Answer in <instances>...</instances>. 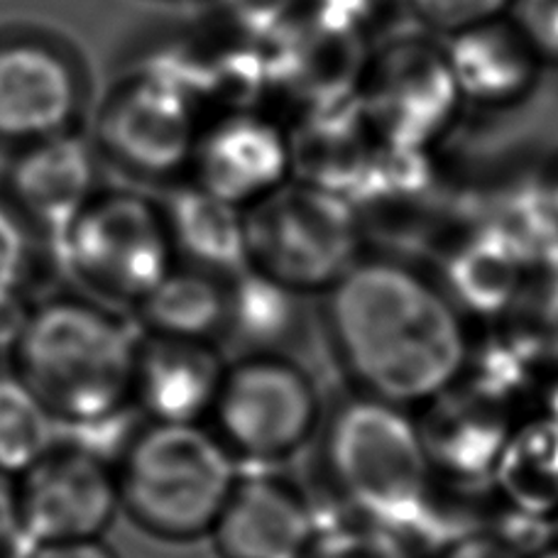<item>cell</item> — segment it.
I'll return each mask as SVG.
<instances>
[{
    "label": "cell",
    "instance_id": "6da1fadb",
    "mask_svg": "<svg viewBox=\"0 0 558 558\" xmlns=\"http://www.w3.org/2000/svg\"><path fill=\"white\" fill-rule=\"evenodd\" d=\"M324 328L353 392L416 412L458 385L473 328L432 272L363 255L324 294Z\"/></svg>",
    "mask_w": 558,
    "mask_h": 558
},
{
    "label": "cell",
    "instance_id": "7a4b0ae2",
    "mask_svg": "<svg viewBox=\"0 0 558 558\" xmlns=\"http://www.w3.org/2000/svg\"><path fill=\"white\" fill-rule=\"evenodd\" d=\"M140 338L111 308L78 296L47 299L10 343V367L57 418L82 424L133 404Z\"/></svg>",
    "mask_w": 558,
    "mask_h": 558
},
{
    "label": "cell",
    "instance_id": "3957f363",
    "mask_svg": "<svg viewBox=\"0 0 558 558\" xmlns=\"http://www.w3.org/2000/svg\"><path fill=\"white\" fill-rule=\"evenodd\" d=\"M318 436L322 471L348 517L402 534L436 485L414 412L353 392L324 416Z\"/></svg>",
    "mask_w": 558,
    "mask_h": 558
},
{
    "label": "cell",
    "instance_id": "277c9868",
    "mask_svg": "<svg viewBox=\"0 0 558 558\" xmlns=\"http://www.w3.org/2000/svg\"><path fill=\"white\" fill-rule=\"evenodd\" d=\"M113 473L121 510L169 544L211 534L238 481L235 458L206 424L145 422Z\"/></svg>",
    "mask_w": 558,
    "mask_h": 558
},
{
    "label": "cell",
    "instance_id": "5b68a950",
    "mask_svg": "<svg viewBox=\"0 0 558 558\" xmlns=\"http://www.w3.org/2000/svg\"><path fill=\"white\" fill-rule=\"evenodd\" d=\"M251 267L296 294H326L365 255V231L348 196L289 179L245 208Z\"/></svg>",
    "mask_w": 558,
    "mask_h": 558
},
{
    "label": "cell",
    "instance_id": "8992f818",
    "mask_svg": "<svg viewBox=\"0 0 558 558\" xmlns=\"http://www.w3.org/2000/svg\"><path fill=\"white\" fill-rule=\"evenodd\" d=\"M324 422L314 377L292 355H245L226 365L208 426L231 456L275 463L312 441Z\"/></svg>",
    "mask_w": 558,
    "mask_h": 558
},
{
    "label": "cell",
    "instance_id": "52a82bcc",
    "mask_svg": "<svg viewBox=\"0 0 558 558\" xmlns=\"http://www.w3.org/2000/svg\"><path fill=\"white\" fill-rule=\"evenodd\" d=\"M357 104L380 143L410 149L441 147L465 108L444 45L422 29L371 47Z\"/></svg>",
    "mask_w": 558,
    "mask_h": 558
},
{
    "label": "cell",
    "instance_id": "ba28073f",
    "mask_svg": "<svg viewBox=\"0 0 558 558\" xmlns=\"http://www.w3.org/2000/svg\"><path fill=\"white\" fill-rule=\"evenodd\" d=\"M59 245L86 287L131 306L177 265L159 204L135 192L98 194L62 233Z\"/></svg>",
    "mask_w": 558,
    "mask_h": 558
},
{
    "label": "cell",
    "instance_id": "9c48e42d",
    "mask_svg": "<svg viewBox=\"0 0 558 558\" xmlns=\"http://www.w3.org/2000/svg\"><path fill=\"white\" fill-rule=\"evenodd\" d=\"M204 121L177 86L133 72L98 113V147L125 172L172 182L189 172Z\"/></svg>",
    "mask_w": 558,
    "mask_h": 558
},
{
    "label": "cell",
    "instance_id": "30bf717a",
    "mask_svg": "<svg viewBox=\"0 0 558 558\" xmlns=\"http://www.w3.org/2000/svg\"><path fill=\"white\" fill-rule=\"evenodd\" d=\"M15 502L29 542L101 539L121 510L113 468L62 441L15 477Z\"/></svg>",
    "mask_w": 558,
    "mask_h": 558
},
{
    "label": "cell",
    "instance_id": "8fae6325",
    "mask_svg": "<svg viewBox=\"0 0 558 558\" xmlns=\"http://www.w3.org/2000/svg\"><path fill=\"white\" fill-rule=\"evenodd\" d=\"M84 74L72 54L43 37L0 39V140L20 147L74 131Z\"/></svg>",
    "mask_w": 558,
    "mask_h": 558
},
{
    "label": "cell",
    "instance_id": "7c38bea8",
    "mask_svg": "<svg viewBox=\"0 0 558 558\" xmlns=\"http://www.w3.org/2000/svg\"><path fill=\"white\" fill-rule=\"evenodd\" d=\"M189 179L238 208H251L292 179L287 128L267 111L206 118Z\"/></svg>",
    "mask_w": 558,
    "mask_h": 558
},
{
    "label": "cell",
    "instance_id": "4fadbf2b",
    "mask_svg": "<svg viewBox=\"0 0 558 558\" xmlns=\"http://www.w3.org/2000/svg\"><path fill=\"white\" fill-rule=\"evenodd\" d=\"M265 49L270 96L284 101L294 116L357 98L371 43L299 13L267 39Z\"/></svg>",
    "mask_w": 558,
    "mask_h": 558
},
{
    "label": "cell",
    "instance_id": "5bb4252c",
    "mask_svg": "<svg viewBox=\"0 0 558 558\" xmlns=\"http://www.w3.org/2000/svg\"><path fill=\"white\" fill-rule=\"evenodd\" d=\"M318 514L302 487L270 473L238 475L208 539L218 558H302Z\"/></svg>",
    "mask_w": 558,
    "mask_h": 558
},
{
    "label": "cell",
    "instance_id": "9a60e30c",
    "mask_svg": "<svg viewBox=\"0 0 558 558\" xmlns=\"http://www.w3.org/2000/svg\"><path fill=\"white\" fill-rule=\"evenodd\" d=\"M434 477L444 485L493 483L517 414L456 385L414 412Z\"/></svg>",
    "mask_w": 558,
    "mask_h": 558
},
{
    "label": "cell",
    "instance_id": "2e32d148",
    "mask_svg": "<svg viewBox=\"0 0 558 558\" xmlns=\"http://www.w3.org/2000/svg\"><path fill=\"white\" fill-rule=\"evenodd\" d=\"M98 194L96 149L74 131L23 145L10 165V206L57 241Z\"/></svg>",
    "mask_w": 558,
    "mask_h": 558
},
{
    "label": "cell",
    "instance_id": "e0dca14e",
    "mask_svg": "<svg viewBox=\"0 0 558 558\" xmlns=\"http://www.w3.org/2000/svg\"><path fill=\"white\" fill-rule=\"evenodd\" d=\"M526 265L487 226L458 223L434 251L436 284L468 324H495L512 312Z\"/></svg>",
    "mask_w": 558,
    "mask_h": 558
},
{
    "label": "cell",
    "instance_id": "ac0fdd59",
    "mask_svg": "<svg viewBox=\"0 0 558 558\" xmlns=\"http://www.w3.org/2000/svg\"><path fill=\"white\" fill-rule=\"evenodd\" d=\"M226 365L216 343L145 336L135 357L133 404L145 422L206 424Z\"/></svg>",
    "mask_w": 558,
    "mask_h": 558
},
{
    "label": "cell",
    "instance_id": "d6986e66",
    "mask_svg": "<svg viewBox=\"0 0 558 558\" xmlns=\"http://www.w3.org/2000/svg\"><path fill=\"white\" fill-rule=\"evenodd\" d=\"M463 106L507 111L524 104L539 86L544 62L510 15L468 27L444 39Z\"/></svg>",
    "mask_w": 558,
    "mask_h": 558
},
{
    "label": "cell",
    "instance_id": "ffe728a7",
    "mask_svg": "<svg viewBox=\"0 0 558 558\" xmlns=\"http://www.w3.org/2000/svg\"><path fill=\"white\" fill-rule=\"evenodd\" d=\"M284 128L292 179L351 198L380 143L357 98L322 111L294 113Z\"/></svg>",
    "mask_w": 558,
    "mask_h": 558
},
{
    "label": "cell",
    "instance_id": "44dd1931",
    "mask_svg": "<svg viewBox=\"0 0 558 558\" xmlns=\"http://www.w3.org/2000/svg\"><path fill=\"white\" fill-rule=\"evenodd\" d=\"M174 260L218 279L251 267L245 211L206 192L192 179L177 182L159 204Z\"/></svg>",
    "mask_w": 558,
    "mask_h": 558
},
{
    "label": "cell",
    "instance_id": "7402d4cb",
    "mask_svg": "<svg viewBox=\"0 0 558 558\" xmlns=\"http://www.w3.org/2000/svg\"><path fill=\"white\" fill-rule=\"evenodd\" d=\"M304 296L245 267L226 279V314L218 343L245 355H292L306 338Z\"/></svg>",
    "mask_w": 558,
    "mask_h": 558
},
{
    "label": "cell",
    "instance_id": "603a6c76",
    "mask_svg": "<svg viewBox=\"0 0 558 558\" xmlns=\"http://www.w3.org/2000/svg\"><path fill=\"white\" fill-rule=\"evenodd\" d=\"M145 336L218 343L226 314V279L174 265L153 292L135 304Z\"/></svg>",
    "mask_w": 558,
    "mask_h": 558
},
{
    "label": "cell",
    "instance_id": "cb8c5ba5",
    "mask_svg": "<svg viewBox=\"0 0 558 558\" xmlns=\"http://www.w3.org/2000/svg\"><path fill=\"white\" fill-rule=\"evenodd\" d=\"M490 485L500 502L558 520V424L534 414L517 418Z\"/></svg>",
    "mask_w": 558,
    "mask_h": 558
},
{
    "label": "cell",
    "instance_id": "d4e9b609",
    "mask_svg": "<svg viewBox=\"0 0 558 558\" xmlns=\"http://www.w3.org/2000/svg\"><path fill=\"white\" fill-rule=\"evenodd\" d=\"M57 441V418L10 363L0 365V473L15 481Z\"/></svg>",
    "mask_w": 558,
    "mask_h": 558
},
{
    "label": "cell",
    "instance_id": "484cf974",
    "mask_svg": "<svg viewBox=\"0 0 558 558\" xmlns=\"http://www.w3.org/2000/svg\"><path fill=\"white\" fill-rule=\"evenodd\" d=\"M302 558H418L416 551L395 530L355 517L326 524Z\"/></svg>",
    "mask_w": 558,
    "mask_h": 558
},
{
    "label": "cell",
    "instance_id": "4316f807",
    "mask_svg": "<svg viewBox=\"0 0 558 558\" xmlns=\"http://www.w3.org/2000/svg\"><path fill=\"white\" fill-rule=\"evenodd\" d=\"M29 231L25 218L10 204H0V318L25 314L20 302L29 270Z\"/></svg>",
    "mask_w": 558,
    "mask_h": 558
},
{
    "label": "cell",
    "instance_id": "83f0119b",
    "mask_svg": "<svg viewBox=\"0 0 558 558\" xmlns=\"http://www.w3.org/2000/svg\"><path fill=\"white\" fill-rule=\"evenodd\" d=\"M211 8L216 27L265 45L302 13V0H211Z\"/></svg>",
    "mask_w": 558,
    "mask_h": 558
},
{
    "label": "cell",
    "instance_id": "f1b7e54d",
    "mask_svg": "<svg viewBox=\"0 0 558 558\" xmlns=\"http://www.w3.org/2000/svg\"><path fill=\"white\" fill-rule=\"evenodd\" d=\"M414 25L426 35L451 37L468 27L510 15L512 0H404Z\"/></svg>",
    "mask_w": 558,
    "mask_h": 558
},
{
    "label": "cell",
    "instance_id": "f546056e",
    "mask_svg": "<svg viewBox=\"0 0 558 558\" xmlns=\"http://www.w3.org/2000/svg\"><path fill=\"white\" fill-rule=\"evenodd\" d=\"M510 17L546 64H558V0H512Z\"/></svg>",
    "mask_w": 558,
    "mask_h": 558
},
{
    "label": "cell",
    "instance_id": "4dcf8cb0",
    "mask_svg": "<svg viewBox=\"0 0 558 558\" xmlns=\"http://www.w3.org/2000/svg\"><path fill=\"white\" fill-rule=\"evenodd\" d=\"M8 551V558H121L104 539L29 542L20 534Z\"/></svg>",
    "mask_w": 558,
    "mask_h": 558
},
{
    "label": "cell",
    "instance_id": "1f68e13d",
    "mask_svg": "<svg viewBox=\"0 0 558 558\" xmlns=\"http://www.w3.org/2000/svg\"><path fill=\"white\" fill-rule=\"evenodd\" d=\"M434 558H522L510 546L502 544L497 536H493L487 530H477L473 534L463 536V539L446 546L444 551H438Z\"/></svg>",
    "mask_w": 558,
    "mask_h": 558
},
{
    "label": "cell",
    "instance_id": "d6a6232c",
    "mask_svg": "<svg viewBox=\"0 0 558 558\" xmlns=\"http://www.w3.org/2000/svg\"><path fill=\"white\" fill-rule=\"evenodd\" d=\"M17 502H15V481L0 473V551L17 539Z\"/></svg>",
    "mask_w": 558,
    "mask_h": 558
},
{
    "label": "cell",
    "instance_id": "836d02e7",
    "mask_svg": "<svg viewBox=\"0 0 558 558\" xmlns=\"http://www.w3.org/2000/svg\"><path fill=\"white\" fill-rule=\"evenodd\" d=\"M546 194H549V204H551V211L558 221V169H551V172H546Z\"/></svg>",
    "mask_w": 558,
    "mask_h": 558
},
{
    "label": "cell",
    "instance_id": "e575fe53",
    "mask_svg": "<svg viewBox=\"0 0 558 558\" xmlns=\"http://www.w3.org/2000/svg\"><path fill=\"white\" fill-rule=\"evenodd\" d=\"M534 558H558V542H556V544H551L549 549H544L542 554H536Z\"/></svg>",
    "mask_w": 558,
    "mask_h": 558
},
{
    "label": "cell",
    "instance_id": "d590c367",
    "mask_svg": "<svg viewBox=\"0 0 558 558\" xmlns=\"http://www.w3.org/2000/svg\"><path fill=\"white\" fill-rule=\"evenodd\" d=\"M556 522H558V520H556Z\"/></svg>",
    "mask_w": 558,
    "mask_h": 558
}]
</instances>
